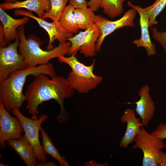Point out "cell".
Returning <instances> with one entry per match:
<instances>
[{"instance_id": "obj_6", "label": "cell", "mask_w": 166, "mask_h": 166, "mask_svg": "<svg viewBox=\"0 0 166 166\" xmlns=\"http://www.w3.org/2000/svg\"><path fill=\"white\" fill-rule=\"evenodd\" d=\"M11 112L20 121L23 127L24 135L30 142L36 155L39 162L46 161V154L44 152L39 139V132L42 124L48 118L46 114L39 116L37 119L28 118L19 111L13 109Z\"/></svg>"}, {"instance_id": "obj_11", "label": "cell", "mask_w": 166, "mask_h": 166, "mask_svg": "<svg viewBox=\"0 0 166 166\" xmlns=\"http://www.w3.org/2000/svg\"><path fill=\"white\" fill-rule=\"evenodd\" d=\"M24 132L22 126L17 117L9 113L0 102V144L4 148L6 141L17 138Z\"/></svg>"}, {"instance_id": "obj_19", "label": "cell", "mask_w": 166, "mask_h": 166, "mask_svg": "<svg viewBox=\"0 0 166 166\" xmlns=\"http://www.w3.org/2000/svg\"><path fill=\"white\" fill-rule=\"evenodd\" d=\"M75 9L69 4L63 11L58 21L65 30L73 34H77L80 30L74 14Z\"/></svg>"}, {"instance_id": "obj_4", "label": "cell", "mask_w": 166, "mask_h": 166, "mask_svg": "<svg viewBox=\"0 0 166 166\" xmlns=\"http://www.w3.org/2000/svg\"><path fill=\"white\" fill-rule=\"evenodd\" d=\"M75 54L69 57L61 56L58 58V60L61 63L68 64L71 68V71L66 78L71 87L80 93H88L96 88L102 81L103 78L93 73L95 59L90 65H86L80 62Z\"/></svg>"}, {"instance_id": "obj_23", "label": "cell", "mask_w": 166, "mask_h": 166, "mask_svg": "<svg viewBox=\"0 0 166 166\" xmlns=\"http://www.w3.org/2000/svg\"><path fill=\"white\" fill-rule=\"evenodd\" d=\"M166 6V0H156L152 5L144 8L148 14L150 28L157 23L156 17Z\"/></svg>"}, {"instance_id": "obj_22", "label": "cell", "mask_w": 166, "mask_h": 166, "mask_svg": "<svg viewBox=\"0 0 166 166\" xmlns=\"http://www.w3.org/2000/svg\"><path fill=\"white\" fill-rule=\"evenodd\" d=\"M51 3L50 10L44 14L42 18L51 19L53 21H58L61 15L69 0H49Z\"/></svg>"}, {"instance_id": "obj_15", "label": "cell", "mask_w": 166, "mask_h": 166, "mask_svg": "<svg viewBox=\"0 0 166 166\" xmlns=\"http://www.w3.org/2000/svg\"><path fill=\"white\" fill-rule=\"evenodd\" d=\"M6 143L13 148L27 166H36V153L25 135L7 140Z\"/></svg>"}, {"instance_id": "obj_8", "label": "cell", "mask_w": 166, "mask_h": 166, "mask_svg": "<svg viewBox=\"0 0 166 166\" xmlns=\"http://www.w3.org/2000/svg\"><path fill=\"white\" fill-rule=\"evenodd\" d=\"M19 42L18 37L7 46L0 48V81L12 73L27 67L23 56L18 52Z\"/></svg>"}, {"instance_id": "obj_29", "label": "cell", "mask_w": 166, "mask_h": 166, "mask_svg": "<svg viewBox=\"0 0 166 166\" xmlns=\"http://www.w3.org/2000/svg\"><path fill=\"white\" fill-rule=\"evenodd\" d=\"M159 166H166V153L162 151L160 152V159Z\"/></svg>"}, {"instance_id": "obj_9", "label": "cell", "mask_w": 166, "mask_h": 166, "mask_svg": "<svg viewBox=\"0 0 166 166\" xmlns=\"http://www.w3.org/2000/svg\"><path fill=\"white\" fill-rule=\"evenodd\" d=\"M15 16H27L35 20L40 26L44 29L47 33L49 40L46 50H50L53 48V44L55 41L57 40L59 42L67 41V39L73 36L61 25L59 22L53 21L49 22L44 19L34 15L33 13L28 10L21 9H15L14 11Z\"/></svg>"}, {"instance_id": "obj_24", "label": "cell", "mask_w": 166, "mask_h": 166, "mask_svg": "<svg viewBox=\"0 0 166 166\" xmlns=\"http://www.w3.org/2000/svg\"><path fill=\"white\" fill-rule=\"evenodd\" d=\"M151 29L153 38L162 47L166 56V30L160 31L155 27Z\"/></svg>"}, {"instance_id": "obj_10", "label": "cell", "mask_w": 166, "mask_h": 166, "mask_svg": "<svg viewBox=\"0 0 166 166\" xmlns=\"http://www.w3.org/2000/svg\"><path fill=\"white\" fill-rule=\"evenodd\" d=\"M136 14V10L131 8L121 18L114 21H110L101 16L98 15L96 24L99 27L101 34L96 43L97 52L100 51L105 38L116 30L125 26H135L134 21Z\"/></svg>"}, {"instance_id": "obj_32", "label": "cell", "mask_w": 166, "mask_h": 166, "mask_svg": "<svg viewBox=\"0 0 166 166\" xmlns=\"http://www.w3.org/2000/svg\"><path fill=\"white\" fill-rule=\"evenodd\" d=\"M0 166H8V165H5V164L3 162H2L0 163Z\"/></svg>"}, {"instance_id": "obj_18", "label": "cell", "mask_w": 166, "mask_h": 166, "mask_svg": "<svg viewBox=\"0 0 166 166\" xmlns=\"http://www.w3.org/2000/svg\"><path fill=\"white\" fill-rule=\"evenodd\" d=\"M74 14L80 29L85 30L97 23L98 15L90 8H75Z\"/></svg>"}, {"instance_id": "obj_31", "label": "cell", "mask_w": 166, "mask_h": 166, "mask_svg": "<svg viewBox=\"0 0 166 166\" xmlns=\"http://www.w3.org/2000/svg\"><path fill=\"white\" fill-rule=\"evenodd\" d=\"M19 0H4V3H11L14 2L18 1Z\"/></svg>"}, {"instance_id": "obj_30", "label": "cell", "mask_w": 166, "mask_h": 166, "mask_svg": "<svg viewBox=\"0 0 166 166\" xmlns=\"http://www.w3.org/2000/svg\"><path fill=\"white\" fill-rule=\"evenodd\" d=\"M46 161L39 162L38 163L36 166H57L56 164L53 162H46Z\"/></svg>"}, {"instance_id": "obj_17", "label": "cell", "mask_w": 166, "mask_h": 166, "mask_svg": "<svg viewBox=\"0 0 166 166\" xmlns=\"http://www.w3.org/2000/svg\"><path fill=\"white\" fill-rule=\"evenodd\" d=\"M0 20L2 26L5 42L7 44L18 37L17 33V29L28 22L29 19L27 16H24L20 19L13 18L0 7Z\"/></svg>"}, {"instance_id": "obj_13", "label": "cell", "mask_w": 166, "mask_h": 166, "mask_svg": "<svg viewBox=\"0 0 166 166\" xmlns=\"http://www.w3.org/2000/svg\"><path fill=\"white\" fill-rule=\"evenodd\" d=\"M150 88L147 85L142 86L138 93L140 98L135 102H128V104L136 105L135 110L141 119L143 126H147L153 117L155 110L154 102L149 93Z\"/></svg>"}, {"instance_id": "obj_28", "label": "cell", "mask_w": 166, "mask_h": 166, "mask_svg": "<svg viewBox=\"0 0 166 166\" xmlns=\"http://www.w3.org/2000/svg\"><path fill=\"white\" fill-rule=\"evenodd\" d=\"M6 44L5 40V38L3 32L2 25L0 26V47H4L6 46Z\"/></svg>"}, {"instance_id": "obj_5", "label": "cell", "mask_w": 166, "mask_h": 166, "mask_svg": "<svg viewBox=\"0 0 166 166\" xmlns=\"http://www.w3.org/2000/svg\"><path fill=\"white\" fill-rule=\"evenodd\" d=\"M133 142L132 150L139 148L143 152V166H159L161 151L166 147L164 140L154 136L142 126Z\"/></svg>"}, {"instance_id": "obj_14", "label": "cell", "mask_w": 166, "mask_h": 166, "mask_svg": "<svg viewBox=\"0 0 166 166\" xmlns=\"http://www.w3.org/2000/svg\"><path fill=\"white\" fill-rule=\"evenodd\" d=\"M121 120L123 123H126L127 125L126 132L120 140L119 146L121 148H127L133 142L141 127L143 125L140 119L136 117L134 110L128 108L124 111Z\"/></svg>"}, {"instance_id": "obj_16", "label": "cell", "mask_w": 166, "mask_h": 166, "mask_svg": "<svg viewBox=\"0 0 166 166\" xmlns=\"http://www.w3.org/2000/svg\"><path fill=\"white\" fill-rule=\"evenodd\" d=\"M51 7L49 0H26L11 3L4 2L0 4V7L4 10L24 8L34 12L42 18L45 12L50 10Z\"/></svg>"}, {"instance_id": "obj_26", "label": "cell", "mask_w": 166, "mask_h": 166, "mask_svg": "<svg viewBox=\"0 0 166 166\" xmlns=\"http://www.w3.org/2000/svg\"><path fill=\"white\" fill-rule=\"evenodd\" d=\"M69 2L75 8H85L88 6L86 0H69Z\"/></svg>"}, {"instance_id": "obj_27", "label": "cell", "mask_w": 166, "mask_h": 166, "mask_svg": "<svg viewBox=\"0 0 166 166\" xmlns=\"http://www.w3.org/2000/svg\"><path fill=\"white\" fill-rule=\"evenodd\" d=\"M101 0H90L88 2V6L94 12L97 11L100 7Z\"/></svg>"}, {"instance_id": "obj_3", "label": "cell", "mask_w": 166, "mask_h": 166, "mask_svg": "<svg viewBox=\"0 0 166 166\" xmlns=\"http://www.w3.org/2000/svg\"><path fill=\"white\" fill-rule=\"evenodd\" d=\"M19 27L17 33L20 40L18 47L19 53L22 55L27 67L46 65L51 59L65 56L69 53L71 42H59L58 45L50 50H44L41 47L42 43L37 38L31 36L27 39L24 32V26Z\"/></svg>"}, {"instance_id": "obj_7", "label": "cell", "mask_w": 166, "mask_h": 166, "mask_svg": "<svg viewBox=\"0 0 166 166\" xmlns=\"http://www.w3.org/2000/svg\"><path fill=\"white\" fill-rule=\"evenodd\" d=\"M101 34L97 24L83 31H80L67 41L71 42L69 51L70 54H75L79 50L85 57H93L96 55V43Z\"/></svg>"}, {"instance_id": "obj_20", "label": "cell", "mask_w": 166, "mask_h": 166, "mask_svg": "<svg viewBox=\"0 0 166 166\" xmlns=\"http://www.w3.org/2000/svg\"><path fill=\"white\" fill-rule=\"evenodd\" d=\"M40 132L42 141V146L45 153L56 160L61 166H69L68 163L64 157L61 155L46 132L42 127Z\"/></svg>"}, {"instance_id": "obj_2", "label": "cell", "mask_w": 166, "mask_h": 166, "mask_svg": "<svg viewBox=\"0 0 166 166\" xmlns=\"http://www.w3.org/2000/svg\"><path fill=\"white\" fill-rule=\"evenodd\" d=\"M41 73L47 75L51 78L56 75L53 64L49 62L46 65L16 71L0 81V102L7 111L11 112L14 109L19 110L26 101L22 90L27 77Z\"/></svg>"}, {"instance_id": "obj_12", "label": "cell", "mask_w": 166, "mask_h": 166, "mask_svg": "<svg viewBox=\"0 0 166 166\" xmlns=\"http://www.w3.org/2000/svg\"><path fill=\"white\" fill-rule=\"evenodd\" d=\"M127 4L128 6L135 9L140 16L141 37L139 39L134 40L132 44L135 45L137 48H144L148 57L155 55L156 53L155 45L151 41L148 31L149 22L148 14L144 8L134 5L129 1L127 2Z\"/></svg>"}, {"instance_id": "obj_25", "label": "cell", "mask_w": 166, "mask_h": 166, "mask_svg": "<svg viewBox=\"0 0 166 166\" xmlns=\"http://www.w3.org/2000/svg\"><path fill=\"white\" fill-rule=\"evenodd\" d=\"M151 134L154 136L164 140L166 139V124L160 123Z\"/></svg>"}, {"instance_id": "obj_1", "label": "cell", "mask_w": 166, "mask_h": 166, "mask_svg": "<svg viewBox=\"0 0 166 166\" xmlns=\"http://www.w3.org/2000/svg\"><path fill=\"white\" fill-rule=\"evenodd\" d=\"M47 76L41 73L34 76L33 80L27 86L24 94L27 104L26 109L31 118L37 119L39 106L44 102L54 99L60 107V113L56 117V119L59 123H62L68 119L64 100L73 95L74 90L64 77L56 75L49 79Z\"/></svg>"}, {"instance_id": "obj_21", "label": "cell", "mask_w": 166, "mask_h": 166, "mask_svg": "<svg viewBox=\"0 0 166 166\" xmlns=\"http://www.w3.org/2000/svg\"><path fill=\"white\" fill-rule=\"evenodd\" d=\"M125 0H101L100 7L108 16L113 18L124 12L123 3Z\"/></svg>"}]
</instances>
